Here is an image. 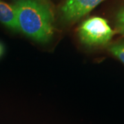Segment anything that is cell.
I'll return each instance as SVG.
<instances>
[{
    "instance_id": "1",
    "label": "cell",
    "mask_w": 124,
    "mask_h": 124,
    "mask_svg": "<svg viewBox=\"0 0 124 124\" xmlns=\"http://www.w3.org/2000/svg\"><path fill=\"white\" fill-rule=\"evenodd\" d=\"M13 6L18 31L41 43L51 39L54 32L53 17L47 5L36 0H18Z\"/></svg>"
},
{
    "instance_id": "2",
    "label": "cell",
    "mask_w": 124,
    "mask_h": 124,
    "mask_svg": "<svg viewBox=\"0 0 124 124\" xmlns=\"http://www.w3.org/2000/svg\"><path fill=\"white\" fill-rule=\"evenodd\" d=\"M115 34L106 20L100 17L86 19L78 28L81 41L90 47H98L108 44Z\"/></svg>"
},
{
    "instance_id": "3",
    "label": "cell",
    "mask_w": 124,
    "mask_h": 124,
    "mask_svg": "<svg viewBox=\"0 0 124 124\" xmlns=\"http://www.w3.org/2000/svg\"><path fill=\"white\" fill-rule=\"evenodd\" d=\"M104 0H66L62 8L63 19L68 22L80 19Z\"/></svg>"
},
{
    "instance_id": "4",
    "label": "cell",
    "mask_w": 124,
    "mask_h": 124,
    "mask_svg": "<svg viewBox=\"0 0 124 124\" xmlns=\"http://www.w3.org/2000/svg\"><path fill=\"white\" fill-rule=\"evenodd\" d=\"M0 22L10 29L18 31L15 9L13 6L0 0Z\"/></svg>"
},
{
    "instance_id": "5",
    "label": "cell",
    "mask_w": 124,
    "mask_h": 124,
    "mask_svg": "<svg viewBox=\"0 0 124 124\" xmlns=\"http://www.w3.org/2000/svg\"><path fill=\"white\" fill-rule=\"evenodd\" d=\"M109 51L124 64V41L112 44L109 47Z\"/></svg>"
},
{
    "instance_id": "6",
    "label": "cell",
    "mask_w": 124,
    "mask_h": 124,
    "mask_svg": "<svg viewBox=\"0 0 124 124\" xmlns=\"http://www.w3.org/2000/svg\"><path fill=\"white\" fill-rule=\"evenodd\" d=\"M116 31L124 36V6L119 10L116 15Z\"/></svg>"
},
{
    "instance_id": "7",
    "label": "cell",
    "mask_w": 124,
    "mask_h": 124,
    "mask_svg": "<svg viewBox=\"0 0 124 124\" xmlns=\"http://www.w3.org/2000/svg\"><path fill=\"white\" fill-rule=\"evenodd\" d=\"M3 53H4V46H3V45L0 43V57L2 55Z\"/></svg>"
}]
</instances>
